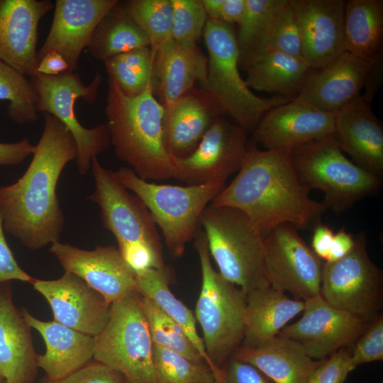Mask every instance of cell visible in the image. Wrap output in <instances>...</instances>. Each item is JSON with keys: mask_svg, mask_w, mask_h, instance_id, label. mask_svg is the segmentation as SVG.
Instances as JSON below:
<instances>
[{"mask_svg": "<svg viewBox=\"0 0 383 383\" xmlns=\"http://www.w3.org/2000/svg\"><path fill=\"white\" fill-rule=\"evenodd\" d=\"M43 114V131L26 171L14 183L0 186L4 228L33 250L60 238L65 218L56 188L63 169L77 155L69 130L53 115Z\"/></svg>", "mask_w": 383, "mask_h": 383, "instance_id": "obj_1", "label": "cell"}, {"mask_svg": "<svg viewBox=\"0 0 383 383\" xmlns=\"http://www.w3.org/2000/svg\"><path fill=\"white\" fill-rule=\"evenodd\" d=\"M237 173L211 204L241 211L263 236L283 223L297 230L313 229L328 209L323 201L309 197V190L294 170L290 151L250 147Z\"/></svg>", "mask_w": 383, "mask_h": 383, "instance_id": "obj_2", "label": "cell"}, {"mask_svg": "<svg viewBox=\"0 0 383 383\" xmlns=\"http://www.w3.org/2000/svg\"><path fill=\"white\" fill-rule=\"evenodd\" d=\"M108 84L105 123L117 157L143 179L173 177V157L164 138L165 107L152 87L130 96L111 78Z\"/></svg>", "mask_w": 383, "mask_h": 383, "instance_id": "obj_3", "label": "cell"}, {"mask_svg": "<svg viewBox=\"0 0 383 383\" xmlns=\"http://www.w3.org/2000/svg\"><path fill=\"white\" fill-rule=\"evenodd\" d=\"M200 226L219 273L245 294L270 286L265 267L264 236L241 211L210 204Z\"/></svg>", "mask_w": 383, "mask_h": 383, "instance_id": "obj_4", "label": "cell"}, {"mask_svg": "<svg viewBox=\"0 0 383 383\" xmlns=\"http://www.w3.org/2000/svg\"><path fill=\"white\" fill-rule=\"evenodd\" d=\"M114 173L145 204L173 258L183 255L187 243L199 230L204 211L226 187L224 180L185 187L159 184L140 178L126 167Z\"/></svg>", "mask_w": 383, "mask_h": 383, "instance_id": "obj_5", "label": "cell"}, {"mask_svg": "<svg viewBox=\"0 0 383 383\" xmlns=\"http://www.w3.org/2000/svg\"><path fill=\"white\" fill-rule=\"evenodd\" d=\"M194 247L201 271L195 317L210 360L220 370L240 347L245 332L246 294L213 267L205 233L199 230Z\"/></svg>", "mask_w": 383, "mask_h": 383, "instance_id": "obj_6", "label": "cell"}, {"mask_svg": "<svg viewBox=\"0 0 383 383\" xmlns=\"http://www.w3.org/2000/svg\"><path fill=\"white\" fill-rule=\"evenodd\" d=\"M203 37L208 52L206 79L202 89L212 94L226 113L247 132L253 131L265 113L292 100L255 95L240 75L235 31L232 25L207 19Z\"/></svg>", "mask_w": 383, "mask_h": 383, "instance_id": "obj_7", "label": "cell"}, {"mask_svg": "<svg viewBox=\"0 0 383 383\" xmlns=\"http://www.w3.org/2000/svg\"><path fill=\"white\" fill-rule=\"evenodd\" d=\"M294 170L309 191L324 194L323 203L335 213L351 208L380 189L378 177L348 160L334 134L300 145L290 151Z\"/></svg>", "mask_w": 383, "mask_h": 383, "instance_id": "obj_8", "label": "cell"}, {"mask_svg": "<svg viewBox=\"0 0 383 383\" xmlns=\"http://www.w3.org/2000/svg\"><path fill=\"white\" fill-rule=\"evenodd\" d=\"M153 343L136 291L111 304L108 322L95 336L94 360L121 373L128 383H158Z\"/></svg>", "mask_w": 383, "mask_h": 383, "instance_id": "obj_9", "label": "cell"}, {"mask_svg": "<svg viewBox=\"0 0 383 383\" xmlns=\"http://www.w3.org/2000/svg\"><path fill=\"white\" fill-rule=\"evenodd\" d=\"M30 81L38 95V112L53 115L69 130L77 145L78 172L86 174L91 169V159L107 149L111 140L106 123L91 128L84 127L77 120L74 106L78 98L91 104L95 102L102 76L97 73L89 85L83 83L78 74L70 71L55 76L37 73Z\"/></svg>", "mask_w": 383, "mask_h": 383, "instance_id": "obj_10", "label": "cell"}, {"mask_svg": "<svg viewBox=\"0 0 383 383\" xmlns=\"http://www.w3.org/2000/svg\"><path fill=\"white\" fill-rule=\"evenodd\" d=\"M320 294L333 307L370 323L383 305V274L370 260L365 233L355 236L352 250L335 262H324Z\"/></svg>", "mask_w": 383, "mask_h": 383, "instance_id": "obj_11", "label": "cell"}, {"mask_svg": "<svg viewBox=\"0 0 383 383\" xmlns=\"http://www.w3.org/2000/svg\"><path fill=\"white\" fill-rule=\"evenodd\" d=\"M265 267L270 286L306 300L320 294L324 262L296 228L280 224L264 236Z\"/></svg>", "mask_w": 383, "mask_h": 383, "instance_id": "obj_12", "label": "cell"}, {"mask_svg": "<svg viewBox=\"0 0 383 383\" xmlns=\"http://www.w3.org/2000/svg\"><path fill=\"white\" fill-rule=\"evenodd\" d=\"M94 191L87 199L99 205L104 226L118 245L143 243L162 250L156 225L143 201L105 168L97 157L91 159Z\"/></svg>", "mask_w": 383, "mask_h": 383, "instance_id": "obj_13", "label": "cell"}, {"mask_svg": "<svg viewBox=\"0 0 383 383\" xmlns=\"http://www.w3.org/2000/svg\"><path fill=\"white\" fill-rule=\"evenodd\" d=\"M247 131L218 118L196 148L182 158L173 157V177L187 185L226 181L241 168L248 152Z\"/></svg>", "mask_w": 383, "mask_h": 383, "instance_id": "obj_14", "label": "cell"}, {"mask_svg": "<svg viewBox=\"0 0 383 383\" xmlns=\"http://www.w3.org/2000/svg\"><path fill=\"white\" fill-rule=\"evenodd\" d=\"M302 317L277 335L297 342L315 360H324L355 343L368 323L328 304L318 294L304 301Z\"/></svg>", "mask_w": 383, "mask_h": 383, "instance_id": "obj_15", "label": "cell"}, {"mask_svg": "<svg viewBox=\"0 0 383 383\" xmlns=\"http://www.w3.org/2000/svg\"><path fill=\"white\" fill-rule=\"evenodd\" d=\"M30 284L49 303L55 321L92 336L106 325L111 304L75 274L65 271L57 279L33 278Z\"/></svg>", "mask_w": 383, "mask_h": 383, "instance_id": "obj_16", "label": "cell"}, {"mask_svg": "<svg viewBox=\"0 0 383 383\" xmlns=\"http://www.w3.org/2000/svg\"><path fill=\"white\" fill-rule=\"evenodd\" d=\"M50 252L65 271L79 277L111 304L135 291L136 275L114 246L87 250L59 240L51 244Z\"/></svg>", "mask_w": 383, "mask_h": 383, "instance_id": "obj_17", "label": "cell"}, {"mask_svg": "<svg viewBox=\"0 0 383 383\" xmlns=\"http://www.w3.org/2000/svg\"><path fill=\"white\" fill-rule=\"evenodd\" d=\"M335 113L293 99L272 108L253 132V139L267 150L291 151L334 133Z\"/></svg>", "mask_w": 383, "mask_h": 383, "instance_id": "obj_18", "label": "cell"}, {"mask_svg": "<svg viewBox=\"0 0 383 383\" xmlns=\"http://www.w3.org/2000/svg\"><path fill=\"white\" fill-rule=\"evenodd\" d=\"M345 2L289 0L300 30L303 59L310 69L322 67L346 51Z\"/></svg>", "mask_w": 383, "mask_h": 383, "instance_id": "obj_19", "label": "cell"}, {"mask_svg": "<svg viewBox=\"0 0 383 383\" xmlns=\"http://www.w3.org/2000/svg\"><path fill=\"white\" fill-rule=\"evenodd\" d=\"M374 60L345 51L322 67L309 69L294 99L335 113L360 95Z\"/></svg>", "mask_w": 383, "mask_h": 383, "instance_id": "obj_20", "label": "cell"}, {"mask_svg": "<svg viewBox=\"0 0 383 383\" xmlns=\"http://www.w3.org/2000/svg\"><path fill=\"white\" fill-rule=\"evenodd\" d=\"M50 0H0V60L26 77L37 72V41Z\"/></svg>", "mask_w": 383, "mask_h": 383, "instance_id": "obj_21", "label": "cell"}, {"mask_svg": "<svg viewBox=\"0 0 383 383\" xmlns=\"http://www.w3.org/2000/svg\"><path fill=\"white\" fill-rule=\"evenodd\" d=\"M118 0H57L50 31L37 51L36 59L56 51L67 61L69 71L77 70L82 50L104 16Z\"/></svg>", "mask_w": 383, "mask_h": 383, "instance_id": "obj_22", "label": "cell"}, {"mask_svg": "<svg viewBox=\"0 0 383 383\" xmlns=\"http://www.w3.org/2000/svg\"><path fill=\"white\" fill-rule=\"evenodd\" d=\"M223 113L212 94L195 87L165 107L164 138L171 156L182 158L193 152L212 123Z\"/></svg>", "mask_w": 383, "mask_h": 383, "instance_id": "obj_23", "label": "cell"}, {"mask_svg": "<svg viewBox=\"0 0 383 383\" xmlns=\"http://www.w3.org/2000/svg\"><path fill=\"white\" fill-rule=\"evenodd\" d=\"M333 134L354 163L378 177L383 174L382 124L361 95L335 113Z\"/></svg>", "mask_w": 383, "mask_h": 383, "instance_id": "obj_24", "label": "cell"}, {"mask_svg": "<svg viewBox=\"0 0 383 383\" xmlns=\"http://www.w3.org/2000/svg\"><path fill=\"white\" fill-rule=\"evenodd\" d=\"M10 282L0 283V372L7 383H33L38 356L30 327L13 302Z\"/></svg>", "mask_w": 383, "mask_h": 383, "instance_id": "obj_25", "label": "cell"}, {"mask_svg": "<svg viewBox=\"0 0 383 383\" xmlns=\"http://www.w3.org/2000/svg\"><path fill=\"white\" fill-rule=\"evenodd\" d=\"M23 318L43 337L45 353L38 356V367L51 381L62 379L81 369L94 358L95 336L84 334L62 323L39 320L23 308Z\"/></svg>", "mask_w": 383, "mask_h": 383, "instance_id": "obj_26", "label": "cell"}, {"mask_svg": "<svg viewBox=\"0 0 383 383\" xmlns=\"http://www.w3.org/2000/svg\"><path fill=\"white\" fill-rule=\"evenodd\" d=\"M207 56L197 45L179 44L172 38L154 52L152 89L168 106L199 82L203 86L207 73Z\"/></svg>", "mask_w": 383, "mask_h": 383, "instance_id": "obj_27", "label": "cell"}, {"mask_svg": "<svg viewBox=\"0 0 383 383\" xmlns=\"http://www.w3.org/2000/svg\"><path fill=\"white\" fill-rule=\"evenodd\" d=\"M233 357L253 365L274 383H307L321 362L309 357L297 342L279 335L255 347L240 346Z\"/></svg>", "mask_w": 383, "mask_h": 383, "instance_id": "obj_28", "label": "cell"}, {"mask_svg": "<svg viewBox=\"0 0 383 383\" xmlns=\"http://www.w3.org/2000/svg\"><path fill=\"white\" fill-rule=\"evenodd\" d=\"M304 308V301L290 299L270 286L249 292L240 346L255 347L274 338Z\"/></svg>", "mask_w": 383, "mask_h": 383, "instance_id": "obj_29", "label": "cell"}, {"mask_svg": "<svg viewBox=\"0 0 383 383\" xmlns=\"http://www.w3.org/2000/svg\"><path fill=\"white\" fill-rule=\"evenodd\" d=\"M309 69L303 59L270 50L244 70L245 81L249 88L293 100Z\"/></svg>", "mask_w": 383, "mask_h": 383, "instance_id": "obj_30", "label": "cell"}, {"mask_svg": "<svg viewBox=\"0 0 383 383\" xmlns=\"http://www.w3.org/2000/svg\"><path fill=\"white\" fill-rule=\"evenodd\" d=\"M344 34L347 52L367 61L382 55L383 1H347Z\"/></svg>", "mask_w": 383, "mask_h": 383, "instance_id": "obj_31", "label": "cell"}, {"mask_svg": "<svg viewBox=\"0 0 383 383\" xmlns=\"http://www.w3.org/2000/svg\"><path fill=\"white\" fill-rule=\"evenodd\" d=\"M170 270L164 265L149 269L135 277V291L152 299L182 328L185 335L214 372L218 382L221 370L207 355L202 338L198 334L196 318L192 311L173 294L170 289Z\"/></svg>", "mask_w": 383, "mask_h": 383, "instance_id": "obj_32", "label": "cell"}, {"mask_svg": "<svg viewBox=\"0 0 383 383\" xmlns=\"http://www.w3.org/2000/svg\"><path fill=\"white\" fill-rule=\"evenodd\" d=\"M142 47H150L147 35L118 1L99 22L86 49L92 57L105 62Z\"/></svg>", "mask_w": 383, "mask_h": 383, "instance_id": "obj_33", "label": "cell"}, {"mask_svg": "<svg viewBox=\"0 0 383 383\" xmlns=\"http://www.w3.org/2000/svg\"><path fill=\"white\" fill-rule=\"evenodd\" d=\"M288 2L246 0V12L235 32L240 68L245 70L267 52L274 23Z\"/></svg>", "mask_w": 383, "mask_h": 383, "instance_id": "obj_34", "label": "cell"}, {"mask_svg": "<svg viewBox=\"0 0 383 383\" xmlns=\"http://www.w3.org/2000/svg\"><path fill=\"white\" fill-rule=\"evenodd\" d=\"M104 62L109 78L128 96L139 95L152 87L154 52L150 47L131 50Z\"/></svg>", "mask_w": 383, "mask_h": 383, "instance_id": "obj_35", "label": "cell"}, {"mask_svg": "<svg viewBox=\"0 0 383 383\" xmlns=\"http://www.w3.org/2000/svg\"><path fill=\"white\" fill-rule=\"evenodd\" d=\"M0 100L9 101L8 116L18 124L38 119V95L27 77L0 60Z\"/></svg>", "mask_w": 383, "mask_h": 383, "instance_id": "obj_36", "label": "cell"}, {"mask_svg": "<svg viewBox=\"0 0 383 383\" xmlns=\"http://www.w3.org/2000/svg\"><path fill=\"white\" fill-rule=\"evenodd\" d=\"M142 303L154 345L176 351L194 362L206 364L178 323L152 299L142 296Z\"/></svg>", "mask_w": 383, "mask_h": 383, "instance_id": "obj_37", "label": "cell"}, {"mask_svg": "<svg viewBox=\"0 0 383 383\" xmlns=\"http://www.w3.org/2000/svg\"><path fill=\"white\" fill-rule=\"evenodd\" d=\"M152 355L158 383H217L214 372L205 363L154 344Z\"/></svg>", "mask_w": 383, "mask_h": 383, "instance_id": "obj_38", "label": "cell"}, {"mask_svg": "<svg viewBox=\"0 0 383 383\" xmlns=\"http://www.w3.org/2000/svg\"><path fill=\"white\" fill-rule=\"evenodd\" d=\"M123 4L129 16L147 35L153 52L172 38L170 0H129Z\"/></svg>", "mask_w": 383, "mask_h": 383, "instance_id": "obj_39", "label": "cell"}, {"mask_svg": "<svg viewBox=\"0 0 383 383\" xmlns=\"http://www.w3.org/2000/svg\"><path fill=\"white\" fill-rule=\"evenodd\" d=\"M172 9V39L192 46L203 35L207 16L201 0H170Z\"/></svg>", "mask_w": 383, "mask_h": 383, "instance_id": "obj_40", "label": "cell"}, {"mask_svg": "<svg viewBox=\"0 0 383 383\" xmlns=\"http://www.w3.org/2000/svg\"><path fill=\"white\" fill-rule=\"evenodd\" d=\"M270 50L303 59L300 30L289 0L274 23L268 43Z\"/></svg>", "mask_w": 383, "mask_h": 383, "instance_id": "obj_41", "label": "cell"}, {"mask_svg": "<svg viewBox=\"0 0 383 383\" xmlns=\"http://www.w3.org/2000/svg\"><path fill=\"white\" fill-rule=\"evenodd\" d=\"M350 351V362L357 366L383 360V316L379 314L372 321L355 341Z\"/></svg>", "mask_w": 383, "mask_h": 383, "instance_id": "obj_42", "label": "cell"}, {"mask_svg": "<svg viewBox=\"0 0 383 383\" xmlns=\"http://www.w3.org/2000/svg\"><path fill=\"white\" fill-rule=\"evenodd\" d=\"M353 370L350 351L344 348L322 360L307 383H344Z\"/></svg>", "mask_w": 383, "mask_h": 383, "instance_id": "obj_43", "label": "cell"}, {"mask_svg": "<svg viewBox=\"0 0 383 383\" xmlns=\"http://www.w3.org/2000/svg\"><path fill=\"white\" fill-rule=\"evenodd\" d=\"M38 383H128L118 372L94 360L89 363L58 380L51 381L45 377Z\"/></svg>", "mask_w": 383, "mask_h": 383, "instance_id": "obj_44", "label": "cell"}, {"mask_svg": "<svg viewBox=\"0 0 383 383\" xmlns=\"http://www.w3.org/2000/svg\"><path fill=\"white\" fill-rule=\"evenodd\" d=\"M120 255L135 275L144 271L165 265L162 250L143 243L118 247Z\"/></svg>", "mask_w": 383, "mask_h": 383, "instance_id": "obj_45", "label": "cell"}, {"mask_svg": "<svg viewBox=\"0 0 383 383\" xmlns=\"http://www.w3.org/2000/svg\"><path fill=\"white\" fill-rule=\"evenodd\" d=\"M217 383H274L253 365L230 357L221 369Z\"/></svg>", "mask_w": 383, "mask_h": 383, "instance_id": "obj_46", "label": "cell"}, {"mask_svg": "<svg viewBox=\"0 0 383 383\" xmlns=\"http://www.w3.org/2000/svg\"><path fill=\"white\" fill-rule=\"evenodd\" d=\"M4 218L0 210V283L19 280L30 284L33 277L16 262L4 235Z\"/></svg>", "mask_w": 383, "mask_h": 383, "instance_id": "obj_47", "label": "cell"}, {"mask_svg": "<svg viewBox=\"0 0 383 383\" xmlns=\"http://www.w3.org/2000/svg\"><path fill=\"white\" fill-rule=\"evenodd\" d=\"M33 148L28 138L16 143H0V165L21 163L33 153Z\"/></svg>", "mask_w": 383, "mask_h": 383, "instance_id": "obj_48", "label": "cell"}, {"mask_svg": "<svg viewBox=\"0 0 383 383\" xmlns=\"http://www.w3.org/2000/svg\"><path fill=\"white\" fill-rule=\"evenodd\" d=\"M333 235V229L321 222L313 228L311 249L324 262L328 258Z\"/></svg>", "mask_w": 383, "mask_h": 383, "instance_id": "obj_49", "label": "cell"}, {"mask_svg": "<svg viewBox=\"0 0 383 383\" xmlns=\"http://www.w3.org/2000/svg\"><path fill=\"white\" fill-rule=\"evenodd\" d=\"M355 236L341 228L334 233L333 240L326 262H331L338 260L347 255L353 248Z\"/></svg>", "mask_w": 383, "mask_h": 383, "instance_id": "obj_50", "label": "cell"}, {"mask_svg": "<svg viewBox=\"0 0 383 383\" xmlns=\"http://www.w3.org/2000/svg\"><path fill=\"white\" fill-rule=\"evenodd\" d=\"M69 71L65 59L56 51H50L38 62L37 72L48 76H55Z\"/></svg>", "mask_w": 383, "mask_h": 383, "instance_id": "obj_51", "label": "cell"}, {"mask_svg": "<svg viewBox=\"0 0 383 383\" xmlns=\"http://www.w3.org/2000/svg\"><path fill=\"white\" fill-rule=\"evenodd\" d=\"M246 8V0H223L221 21L230 25H240L244 18Z\"/></svg>", "mask_w": 383, "mask_h": 383, "instance_id": "obj_52", "label": "cell"}, {"mask_svg": "<svg viewBox=\"0 0 383 383\" xmlns=\"http://www.w3.org/2000/svg\"><path fill=\"white\" fill-rule=\"evenodd\" d=\"M207 19L221 21L223 0H201Z\"/></svg>", "mask_w": 383, "mask_h": 383, "instance_id": "obj_53", "label": "cell"}, {"mask_svg": "<svg viewBox=\"0 0 383 383\" xmlns=\"http://www.w3.org/2000/svg\"><path fill=\"white\" fill-rule=\"evenodd\" d=\"M0 383H7L4 376L0 372Z\"/></svg>", "mask_w": 383, "mask_h": 383, "instance_id": "obj_54", "label": "cell"}]
</instances>
